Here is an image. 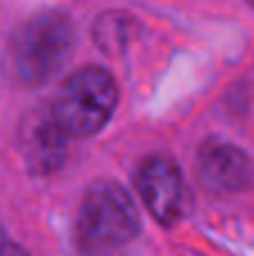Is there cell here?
<instances>
[{"label": "cell", "mask_w": 254, "mask_h": 256, "mask_svg": "<svg viewBox=\"0 0 254 256\" xmlns=\"http://www.w3.org/2000/svg\"><path fill=\"white\" fill-rule=\"evenodd\" d=\"M75 48V25L65 12H40L10 38L8 70L20 85H43L58 75Z\"/></svg>", "instance_id": "1"}, {"label": "cell", "mask_w": 254, "mask_h": 256, "mask_svg": "<svg viewBox=\"0 0 254 256\" xmlns=\"http://www.w3.org/2000/svg\"><path fill=\"white\" fill-rule=\"evenodd\" d=\"M140 232L132 196L117 182H95L78 209V242L87 254H110L127 246Z\"/></svg>", "instance_id": "2"}, {"label": "cell", "mask_w": 254, "mask_h": 256, "mask_svg": "<svg viewBox=\"0 0 254 256\" xmlns=\"http://www.w3.org/2000/svg\"><path fill=\"white\" fill-rule=\"evenodd\" d=\"M117 100L120 90L115 78L105 68L87 65L60 85L58 97L48 107L58 127L73 140L97 134L110 122Z\"/></svg>", "instance_id": "3"}, {"label": "cell", "mask_w": 254, "mask_h": 256, "mask_svg": "<svg viewBox=\"0 0 254 256\" xmlns=\"http://www.w3.org/2000/svg\"><path fill=\"white\" fill-rule=\"evenodd\" d=\"M135 186L147 212L160 224L172 226L179 222L184 212L187 189H184V176L174 160L165 154L145 157L135 172Z\"/></svg>", "instance_id": "4"}, {"label": "cell", "mask_w": 254, "mask_h": 256, "mask_svg": "<svg viewBox=\"0 0 254 256\" xmlns=\"http://www.w3.org/2000/svg\"><path fill=\"white\" fill-rule=\"evenodd\" d=\"M197 174L209 192L234 194L252 184L254 164L249 154L227 140H204L197 152Z\"/></svg>", "instance_id": "5"}, {"label": "cell", "mask_w": 254, "mask_h": 256, "mask_svg": "<svg viewBox=\"0 0 254 256\" xmlns=\"http://www.w3.org/2000/svg\"><path fill=\"white\" fill-rule=\"evenodd\" d=\"M68 134L58 127L50 107L33 110L20 124V152L35 174H50L63 167L68 154Z\"/></svg>", "instance_id": "6"}, {"label": "cell", "mask_w": 254, "mask_h": 256, "mask_svg": "<svg viewBox=\"0 0 254 256\" xmlns=\"http://www.w3.org/2000/svg\"><path fill=\"white\" fill-rule=\"evenodd\" d=\"M130 25H132L130 18H125L122 12H105V15L95 22V40H97L105 50L122 48Z\"/></svg>", "instance_id": "7"}, {"label": "cell", "mask_w": 254, "mask_h": 256, "mask_svg": "<svg viewBox=\"0 0 254 256\" xmlns=\"http://www.w3.org/2000/svg\"><path fill=\"white\" fill-rule=\"evenodd\" d=\"M0 256H30L23 246H18V244H10V242H3L0 244Z\"/></svg>", "instance_id": "8"}, {"label": "cell", "mask_w": 254, "mask_h": 256, "mask_svg": "<svg viewBox=\"0 0 254 256\" xmlns=\"http://www.w3.org/2000/svg\"><path fill=\"white\" fill-rule=\"evenodd\" d=\"M3 242H5V236H3V229H0V244H3Z\"/></svg>", "instance_id": "9"}, {"label": "cell", "mask_w": 254, "mask_h": 256, "mask_svg": "<svg viewBox=\"0 0 254 256\" xmlns=\"http://www.w3.org/2000/svg\"><path fill=\"white\" fill-rule=\"evenodd\" d=\"M247 2H249V5H252V8H254V0H247Z\"/></svg>", "instance_id": "10"}]
</instances>
